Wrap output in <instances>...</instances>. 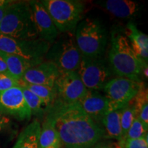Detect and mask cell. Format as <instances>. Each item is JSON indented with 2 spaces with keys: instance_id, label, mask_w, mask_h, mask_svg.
<instances>
[{
  "instance_id": "6da1fadb",
  "label": "cell",
  "mask_w": 148,
  "mask_h": 148,
  "mask_svg": "<svg viewBox=\"0 0 148 148\" xmlns=\"http://www.w3.org/2000/svg\"><path fill=\"white\" fill-rule=\"evenodd\" d=\"M45 120L54 127L66 148H92L105 136L101 125L77 102L66 103L56 99L46 112Z\"/></svg>"
},
{
  "instance_id": "7a4b0ae2",
  "label": "cell",
  "mask_w": 148,
  "mask_h": 148,
  "mask_svg": "<svg viewBox=\"0 0 148 148\" xmlns=\"http://www.w3.org/2000/svg\"><path fill=\"white\" fill-rule=\"evenodd\" d=\"M108 64L113 73L136 82H142L143 70L147 62L134 52L124 35L114 33L111 36Z\"/></svg>"
},
{
  "instance_id": "3957f363",
  "label": "cell",
  "mask_w": 148,
  "mask_h": 148,
  "mask_svg": "<svg viewBox=\"0 0 148 148\" xmlns=\"http://www.w3.org/2000/svg\"><path fill=\"white\" fill-rule=\"evenodd\" d=\"M0 34L17 39L38 38L29 1H11L0 23Z\"/></svg>"
},
{
  "instance_id": "277c9868",
  "label": "cell",
  "mask_w": 148,
  "mask_h": 148,
  "mask_svg": "<svg viewBox=\"0 0 148 148\" xmlns=\"http://www.w3.org/2000/svg\"><path fill=\"white\" fill-rule=\"evenodd\" d=\"M75 31V41L82 56H103L107 45L108 34L99 20L85 18L77 24Z\"/></svg>"
},
{
  "instance_id": "5b68a950",
  "label": "cell",
  "mask_w": 148,
  "mask_h": 148,
  "mask_svg": "<svg viewBox=\"0 0 148 148\" xmlns=\"http://www.w3.org/2000/svg\"><path fill=\"white\" fill-rule=\"evenodd\" d=\"M82 57L74 32H69L59 34L50 45L45 58L54 64L60 71H76Z\"/></svg>"
},
{
  "instance_id": "8992f818",
  "label": "cell",
  "mask_w": 148,
  "mask_h": 148,
  "mask_svg": "<svg viewBox=\"0 0 148 148\" xmlns=\"http://www.w3.org/2000/svg\"><path fill=\"white\" fill-rule=\"evenodd\" d=\"M44 5L60 34L73 32L82 18L84 3L77 0H43Z\"/></svg>"
},
{
  "instance_id": "52a82bcc",
  "label": "cell",
  "mask_w": 148,
  "mask_h": 148,
  "mask_svg": "<svg viewBox=\"0 0 148 148\" xmlns=\"http://www.w3.org/2000/svg\"><path fill=\"white\" fill-rule=\"evenodd\" d=\"M50 44L39 38L17 39L0 34V51L13 54L38 64L44 61Z\"/></svg>"
},
{
  "instance_id": "ba28073f",
  "label": "cell",
  "mask_w": 148,
  "mask_h": 148,
  "mask_svg": "<svg viewBox=\"0 0 148 148\" xmlns=\"http://www.w3.org/2000/svg\"><path fill=\"white\" fill-rule=\"evenodd\" d=\"M77 73L88 90L103 89L110 79L113 72L106 60L103 56L88 58L82 57Z\"/></svg>"
},
{
  "instance_id": "9c48e42d",
  "label": "cell",
  "mask_w": 148,
  "mask_h": 148,
  "mask_svg": "<svg viewBox=\"0 0 148 148\" xmlns=\"http://www.w3.org/2000/svg\"><path fill=\"white\" fill-rule=\"evenodd\" d=\"M144 84L125 77L112 78L103 86L105 97L108 101V111L121 110L130 103Z\"/></svg>"
},
{
  "instance_id": "30bf717a",
  "label": "cell",
  "mask_w": 148,
  "mask_h": 148,
  "mask_svg": "<svg viewBox=\"0 0 148 148\" xmlns=\"http://www.w3.org/2000/svg\"><path fill=\"white\" fill-rule=\"evenodd\" d=\"M54 86L58 100L66 103H76L85 95V87L77 71H60Z\"/></svg>"
},
{
  "instance_id": "8fae6325",
  "label": "cell",
  "mask_w": 148,
  "mask_h": 148,
  "mask_svg": "<svg viewBox=\"0 0 148 148\" xmlns=\"http://www.w3.org/2000/svg\"><path fill=\"white\" fill-rule=\"evenodd\" d=\"M0 112L19 121L29 119L32 113L24 98L20 86L0 91Z\"/></svg>"
},
{
  "instance_id": "7c38bea8",
  "label": "cell",
  "mask_w": 148,
  "mask_h": 148,
  "mask_svg": "<svg viewBox=\"0 0 148 148\" xmlns=\"http://www.w3.org/2000/svg\"><path fill=\"white\" fill-rule=\"evenodd\" d=\"M29 2L32 8L38 38L51 45L60 33L40 1H29Z\"/></svg>"
},
{
  "instance_id": "4fadbf2b",
  "label": "cell",
  "mask_w": 148,
  "mask_h": 148,
  "mask_svg": "<svg viewBox=\"0 0 148 148\" xmlns=\"http://www.w3.org/2000/svg\"><path fill=\"white\" fill-rule=\"evenodd\" d=\"M60 74V70L50 61L44 60L23 74L21 80L29 84L54 86L55 82Z\"/></svg>"
},
{
  "instance_id": "5bb4252c",
  "label": "cell",
  "mask_w": 148,
  "mask_h": 148,
  "mask_svg": "<svg viewBox=\"0 0 148 148\" xmlns=\"http://www.w3.org/2000/svg\"><path fill=\"white\" fill-rule=\"evenodd\" d=\"M82 110L97 124L108 111V101L105 95L97 90H88L77 101Z\"/></svg>"
},
{
  "instance_id": "9a60e30c",
  "label": "cell",
  "mask_w": 148,
  "mask_h": 148,
  "mask_svg": "<svg viewBox=\"0 0 148 148\" xmlns=\"http://www.w3.org/2000/svg\"><path fill=\"white\" fill-rule=\"evenodd\" d=\"M111 14L119 18H130L139 14L142 6L131 0H107L98 3Z\"/></svg>"
},
{
  "instance_id": "2e32d148",
  "label": "cell",
  "mask_w": 148,
  "mask_h": 148,
  "mask_svg": "<svg viewBox=\"0 0 148 148\" xmlns=\"http://www.w3.org/2000/svg\"><path fill=\"white\" fill-rule=\"evenodd\" d=\"M126 38L128 40L134 52L142 60L147 62L148 58V36L140 30L134 23L130 22L127 24L125 31Z\"/></svg>"
},
{
  "instance_id": "e0dca14e",
  "label": "cell",
  "mask_w": 148,
  "mask_h": 148,
  "mask_svg": "<svg viewBox=\"0 0 148 148\" xmlns=\"http://www.w3.org/2000/svg\"><path fill=\"white\" fill-rule=\"evenodd\" d=\"M40 128V121L34 119L21 131L12 148H39Z\"/></svg>"
},
{
  "instance_id": "ac0fdd59",
  "label": "cell",
  "mask_w": 148,
  "mask_h": 148,
  "mask_svg": "<svg viewBox=\"0 0 148 148\" xmlns=\"http://www.w3.org/2000/svg\"><path fill=\"white\" fill-rule=\"evenodd\" d=\"M0 56L5 61L11 76L18 80L21 79L24 73L27 69L36 65L34 62L17 56L4 53L2 51H0Z\"/></svg>"
},
{
  "instance_id": "d6986e66",
  "label": "cell",
  "mask_w": 148,
  "mask_h": 148,
  "mask_svg": "<svg viewBox=\"0 0 148 148\" xmlns=\"http://www.w3.org/2000/svg\"><path fill=\"white\" fill-rule=\"evenodd\" d=\"M121 110L112 111L103 116L101 123L104 127L105 138L115 139L119 142L121 140Z\"/></svg>"
},
{
  "instance_id": "ffe728a7",
  "label": "cell",
  "mask_w": 148,
  "mask_h": 148,
  "mask_svg": "<svg viewBox=\"0 0 148 148\" xmlns=\"http://www.w3.org/2000/svg\"><path fill=\"white\" fill-rule=\"evenodd\" d=\"M38 144L39 148H62V143L57 131L45 120H44L40 128Z\"/></svg>"
},
{
  "instance_id": "44dd1931",
  "label": "cell",
  "mask_w": 148,
  "mask_h": 148,
  "mask_svg": "<svg viewBox=\"0 0 148 148\" xmlns=\"http://www.w3.org/2000/svg\"><path fill=\"white\" fill-rule=\"evenodd\" d=\"M20 86L27 88L39 97L45 103L48 109L50 108L57 99V92L55 86L29 84L23 82L21 79H20Z\"/></svg>"
},
{
  "instance_id": "7402d4cb",
  "label": "cell",
  "mask_w": 148,
  "mask_h": 148,
  "mask_svg": "<svg viewBox=\"0 0 148 148\" xmlns=\"http://www.w3.org/2000/svg\"><path fill=\"white\" fill-rule=\"evenodd\" d=\"M21 88L25 100L31 111L32 115L34 114L37 116H42L46 114L48 108L45 106V103L30 90L25 88Z\"/></svg>"
},
{
  "instance_id": "603a6c76",
  "label": "cell",
  "mask_w": 148,
  "mask_h": 148,
  "mask_svg": "<svg viewBox=\"0 0 148 148\" xmlns=\"http://www.w3.org/2000/svg\"><path fill=\"white\" fill-rule=\"evenodd\" d=\"M136 118V110L134 106L128 105L121 109V140L120 145L125 140L127 131L132 125L133 121Z\"/></svg>"
},
{
  "instance_id": "cb8c5ba5",
  "label": "cell",
  "mask_w": 148,
  "mask_h": 148,
  "mask_svg": "<svg viewBox=\"0 0 148 148\" xmlns=\"http://www.w3.org/2000/svg\"><path fill=\"white\" fill-rule=\"evenodd\" d=\"M147 135V130H145L139 120L135 118L132 125L127 131L125 139H136V138H144ZM123 140V141H124Z\"/></svg>"
},
{
  "instance_id": "d4e9b609",
  "label": "cell",
  "mask_w": 148,
  "mask_h": 148,
  "mask_svg": "<svg viewBox=\"0 0 148 148\" xmlns=\"http://www.w3.org/2000/svg\"><path fill=\"white\" fill-rule=\"evenodd\" d=\"M16 86H20V80L9 75L0 74V91H3Z\"/></svg>"
},
{
  "instance_id": "484cf974",
  "label": "cell",
  "mask_w": 148,
  "mask_h": 148,
  "mask_svg": "<svg viewBox=\"0 0 148 148\" xmlns=\"http://www.w3.org/2000/svg\"><path fill=\"white\" fill-rule=\"evenodd\" d=\"M120 147L121 148H148L147 135L144 138L125 139Z\"/></svg>"
},
{
  "instance_id": "4316f807",
  "label": "cell",
  "mask_w": 148,
  "mask_h": 148,
  "mask_svg": "<svg viewBox=\"0 0 148 148\" xmlns=\"http://www.w3.org/2000/svg\"><path fill=\"white\" fill-rule=\"evenodd\" d=\"M11 124L12 122L10 118L0 112V133L7 130L10 127Z\"/></svg>"
},
{
  "instance_id": "83f0119b",
  "label": "cell",
  "mask_w": 148,
  "mask_h": 148,
  "mask_svg": "<svg viewBox=\"0 0 148 148\" xmlns=\"http://www.w3.org/2000/svg\"><path fill=\"white\" fill-rule=\"evenodd\" d=\"M12 1H8V0H5V3H3L0 6V23H1V21H2L3 18L4 17L5 12H6L7 10H8V8L10 5Z\"/></svg>"
},
{
  "instance_id": "f1b7e54d",
  "label": "cell",
  "mask_w": 148,
  "mask_h": 148,
  "mask_svg": "<svg viewBox=\"0 0 148 148\" xmlns=\"http://www.w3.org/2000/svg\"><path fill=\"white\" fill-rule=\"evenodd\" d=\"M0 74H3V75H9L11 76L10 73H9L8 67H7L6 64L3 58L0 56ZM12 77V76H11Z\"/></svg>"
},
{
  "instance_id": "f546056e",
  "label": "cell",
  "mask_w": 148,
  "mask_h": 148,
  "mask_svg": "<svg viewBox=\"0 0 148 148\" xmlns=\"http://www.w3.org/2000/svg\"><path fill=\"white\" fill-rule=\"evenodd\" d=\"M92 148H114L113 147H112V146H110V145H97V146H95V147H93Z\"/></svg>"
},
{
  "instance_id": "4dcf8cb0",
  "label": "cell",
  "mask_w": 148,
  "mask_h": 148,
  "mask_svg": "<svg viewBox=\"0 0 148 148\" xmlns=\"http://www.w3.org/2000/svg\"><path fill=\"white\" fill-rule=\"evenodd\" d=\"M5 0H0V6L5 3Z\"/></svg>"
}]
</instances>
